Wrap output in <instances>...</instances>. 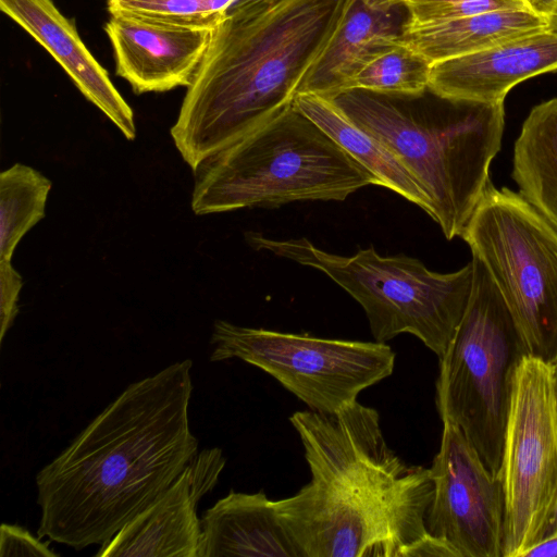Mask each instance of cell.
Masks as SVG:
<instances>
[{"label": "cell", "mask_w": 557, "mask_h": 557, "mask_svg": "<svg viewBox=\"0 0 557 557\" xmlns=\"http://www.w3.org/2000/svg\"><path fill=\"white\" fill-rule=\"evenodd\" d=\"M191 369L184 359L128 384L37 472L38 536L101 546L172 485L198 453Z\"/></svg>", "instance_id": "cell-1"}, {"label": "cell", "mask_w": 557, "mask_h": 557, "mask_svg": "<svg viewBox=\"0 0 557 557\" xmlns=\"http://www.w3.org/2000/svg\"><path fill=\"white\" fill-rule=\"evenodd\" d=\"M289 421L311 479L274 506L304 557H403L428 533L430 468L387 445L374 408L355 401L335 413L296 411Z\"/></svg>", "instance_id": "cell-2"}, {"label": "cell", "mask_w": 557, "mask_h": 557, "mask_svg": "<svg viewBox=\"0 0 557 557\" xmlns=\"http://www.w3.org/2000/svg\"><path fill=\"white\" fill-rule=\"evenodd\" d=\"M350 0H237L213 29L172 140L193 172L294 104Z\"/></svg>", "instance_id": "cell-3"}, {"label": "cell", "mask_w": 557, "mask_h": 557, "mask_svg": "<svg viewBox=\"0 0 557 557\" xmlns=\"http://www.w3.org/2000/svg\"><path fill=\"white\" fill-rule=\"evenodd\" d=\"M429 89V88H428ZM417 97L352 89L332 98L418 181L431 218L451 240L462 235L490 181L505 129V102Z\"/></svg>", "instance_id": "cell-4"}, {"label": "cell", "mask_w": 557, "mask_h": 557, "mask_svg": "<svg viewBox=\"0 0 557 557\" xmlns=\"http://www.w3.org/2000/svg\"><path fill=\"white\" fill-rule=\"evenodd\" d=\"M196 215L299 200L343 201L379 181L294 104L195 171ZM380 186V185H379Z\"/></svg>", "instance_id": "cell-5"}, {"label": "cell", "mask_w": 557, "mask_h": 557, "mask_svg": "<svg viewBox=\"0 0 557 557\" xmlns=\"http://www.w3.org/2000/svg\"><path fill=\"white\" fill-rule=\"evenodd\" d=\"M258 250L317 269L346 290L364 310L376 342L411 334L440 359L465 314L473 282V264L451 273L430 271L408 256L379 255L373 247L339 256L306 238L273 239L248 233Z\"/></svg>", "instance_id": "cell-6"}, {"label": "cell", "mask_w": 557, "mask_h": 557, "mask_svg": "<svg viewBox=\"0 0 557 557\" xmlns=\"http://www.w3.org/2000/svg\"><path fill=\"white\" fill-rule=\"evenodd\" d=\"M465 314L438 359L435 404L442 422L457 425L498 476L517 370L529 356L492 276L472 257Z\"/></svg>", "instance_id": "cell-7"}, {"label": "cell", "mask_w": 557, "mask_h": 557, "mask_svg": "<svg viewBox=\"0 0 557 557\" xmlns=\"http://www.w3.org/2000/svg\"><path fill=\"white\" fill-rule=\"evenodd\" d=\"M461 238L492 276L530 357L557 358V230L519 193L488 184Z\"/></svg>", "instance_id": "cell-8"}, {"label": "cell", "mask_w": 557, "mask_h": 557, "mask_svg": "<svg viewBox=\"0 0 557 557\" xmlns=\"http://www.w3.org/2000/svg\"><path fill=\"white\" fill-rule=\"evenodd\" d=\"M210 361L239 359L274 377L320 413H335L388 377L396 354L387 343L315 337L215 320Z\"/></svg>", "instance_id": "cell-9"}, {"label": "cell", "mask_w": 557, "mask_h": 557, "mask_svg": "<svg viewBox=\"0 0 557 557\" xmlns=\"http://www.w3.org/2000/svg\"><path fill=\"white\" fill-rule=\"evenodd\" d=\"M498 476L505 493L503 557H521L557 494L550 371L530 356L517 370Z\"/></svg>", "instance_id": "cell-10"}, {"label": "cell", "mask_w": 557, "mask_h": 557, "mask_svg": "<svg viewBox=\"0 0 557 557\" xmlns=\"http://www.w3.org/2000/svg\"><path fill=\"white\" fill-rule=\"evenodd\" d=\"M434 494L429 533L446 540L460 557H503L505 493L462 431L443 422L430 468Z\"/></svg>", "instance_id": "cell-11"}, {"label": "cell", "mask_w": 557, "mask_h": 557, "mask_svg": "<svg viewBox=\"0 0 557 557\" xmlns=\"http://www.w3.org/2000/svg\"><path fill=\"white\" fill-rule=\"evenodd\" d=\"M226 459L219 447L198 451L172 485L133 518L96 557H199L197 505L216 485Z\"/></svg>", "instance_id": "cell-12"}, {"label": "cell", "mask_w": 557, "mask_h": 557, "mask_svg": "<svg viewBox=\"0 0 557 557\" xmlns=\"http://www.w3.org/2000/svg\"><path fill=\"white\" fill-rule=\"evenodd\" d=\"M104 30L113 49L115 73L136 95L187 88L213 33L162 24L126 12H111Z\"/></svg>", "instance_id": "cell-13"}, {"label": "cell", "mask_w": 557, "mask_h": 557, "mask_svg": "<svg viewBox=\"0 0 557 557\" xmlns=\"http://www.w3.org/2000/svg\"><path fill=\"white\" fill-rule=\"evenodd\" d=\"M557 71V18L543 28L478 53L433 63L429 89L442 97L505 102L518 84Z\"/></svg>", "instance_id": "cell-14"}, {"label": "cell", "mask_w": 557, "mask_h": 557, "mask_svg": "<svg viewBox=\"0 0 557 557\" xmlns=\"http://www.w3.org/2000/svg\"><path fill=\"white\" fill-rule=\"evenodd\" d=\"M1 11L28 33L60 64L83 96L127 140L136 137L134 112L108 72L83 42L75 25L52 0H0Z\"/></svg>", "instance_id": "cell-15"}, {"label": "cell", "mask_w": 557, "mask_h": 557, "mask_svg": "<svg viewBox=\"0 0 557 557\" xmlns=\"http://www.w3.org/2000/svg\"><path fill=\"white\" fill-rule=\"evenodd\" d=\"M408 22V9L400 0H350L298 92L335 98L366 58L399 40Z\"/></svg>", "instance_id": "cell-16"}, {"label": "cell", "mask_w": 557, "mask_h": 557, "mask_svg": "<svg viewBox=\"0 0 557 557\" xmlns=\"http://www.w3.org/2000/svg\"><path fill=\"white\" fill-rule=\"evenodd\" d=\"M200 522L199 557H304L263 491L231 490Z\"/></svg>", "instance_id": "cell-17"}, {"label": "cell", "mask_w": 557, "mask_h": 557, "mask_svg": "<svg viewBox=\"0 0 557 557\" xmlns=\"http://www.w3.org/2000/svg\"><path fill=\"white\" fill-rule=\"evenodd\" d=\"M547 24L528 8L498 10L438 23L408 22L399 41L433 64L492 49Z\"/></svg>", "instance_id": "cell-18"}, {"label": "cell", "mask_w": 557, "mask_h": 557, "mask_svg": "<svg viewBox=\"0 0 557 557\" xmlns=\"http://www.w3.org/2000/svg\"><path fill=\"white\" fill-rule=\"evenodd\" d=\"M294 106L374 174L380 186L392 189L431 216L430 199L418 181L387 147L359 127L332 98L298 92Z\"/></svg>", "instance_id": "cell-19"}, {"label": "cell", "mask_w": 557, "mask_h": 557, "mask_svg": "<svg viewBox=\"0 0 557 557\" xmlns=\"http://www.w3.org/2000/svg\"><path fill=\"white\" fill-rule=\"evenodd\" d=\"M520 196L557 230V97L533 107L515 143Z\"/></svg>", "instance_id": "cell-20"}, {"label": "cell", "mask_w": 557, "mask_h": 557, "mask_svg": "<svg viewBox=\"0 0 557 557\" xmlns=\"http://www.w3.org/2000/svg\"><path fill=\"white\" fill-rule=\"evenodd\" d=\"M51 181L15 163L0 174V260H11L21 239L46 214Z\"/></svg>", "instance_id": "cell-21"}, {"label": "cell", "mask_w": 557, "mask_h": 557, "mask_svg": "<svg viewBox=\"0 0 557 557\" xmlns=\"http://www.w3.org/2000/svg\"><path fill=\"white\" fill-rule=\"evenodd\" d=\"M432 63L399 40L371 53L358 66L344 91L417 97L429 88ZM343 91V92H344Z\"/></svg>", "instance_id": "cell-22"}, {"label": "cell", "mask_w": 557, "mask_h": 557, "mask_svg": "<svg viewBox=\"0 0 557 557\" xmlns=\"http://www.w3.org/2000/svg\"><path fill=\"white\" fill-rule=\"evenodd\" d=\"M237 0H107L109 13L126 12L141 18L185 28L214 29Z\"/></svg>", "instance_id": "cell-23"}, {"label": "cell", "mask_w": 557, "mask_h": 557, "mask_svg": "<svg viewBox=\"0 0 557 557\" xmlns=\"http://www.w3.org/2000/svg\"><path fill=\"white\" fill-rule=\"evenodd\" d=\"M409 23L430 24L453 21L485 12L528 8L524 0H401ZM529 9V8H528Z\"/></svg>", "instance_id": "cell-24"}, {"label": "cell", "mask_w": 557, "mask_h": 557, "mask_svg": "<svg viewBox=\"0 0 557 557\" xmlns=\"http://www.w3.org/2000/svg\"><path fill=\"white\" fill-rule=\"evenodd\" d=\"M41 539L20 524L2 522L0 527V556H60L50 547V540L42 541Z\"/></svg>", "instance_id": "cell-25"}, {"label": "cell", "mask_w": 557, "mask_h": 557, "mask_svg": "<svg viewBox=\"0 0 557 557\" xmlns=\"http://www.w3.org/2000/svg\"><path fill=\"white\" fill-rule=\"evenodd\" d=\"M23 287L21 274L13 268L11 260H0V342L14 323L18 314V298Z\"/></svg>", "instance_id": "cell-26"}, {"label": "cell", "mask_w": 557, "mask_h": 557, "mask_svg": "<svg viewBox=\"0 0 557 557\" xmlns=\"http://www.w3.org/2000/svg\"><path fill=\"white\" fill-rule=\"evenodd\" d=\"M403 557H460V555L446 540L428 532L411 544Z\"/></svg>", "instance_id": "cell-27"}, {"label": "cell", "mask_w": 557, "mask_h": 557, "mask_svg": "<svg viewBox=\"0 0 557 557\" xmlns=\"http://www.w3.org/2000/svg\"><path fill=\"white\" fill-rule=\"evenodd\" d=\"M521 557H557V534L532 545Z\"/></svg>", "instance_id": "cell-28"}, {"label": "cell", "mask_w": 557, "mask_h": 557, "mask_svg": "<svg viewBox=\"0 0 557 557\" xmlns=\"http://www.w3.org/2000/svg\"><path fill=\"white\" fill-rule=\"evenodd\" d=\"M557 534V494L545 516V519L535 536L534 544Z\"/></svg>", "instance_id": "cell-29"}, {"label": "cell", "mask_w": 557, "mask_h": 557, "mask_svg": "<svg viewBox=\"0 0 557 557\" xmlns=\"http://www.w3.org/2000/svg\"><path fill=\"white\" fill-rule=\"evenodd\" d=\"M527 7L534 13L549 18H557V0H524Z\"/></svg>", "instance_id": "cell-30"}, {"label": "cell", "mask_w": 557, "mask_h": 557, "mask_svg": "<svg viewBox=\"0 0 557 557\" xmlns=\"http://www.w3.org/2000/svg\"><path fill=\"white\" fill-rule=\"evenodd\" d=\"M548 366L550 371L552 394L557 419V358Z\"/></svg>", "instance_id": "cell-31"}, {"label": "cell", "mask_w": 557, "mask_h": 557, "mask_svg": "<svg viewBox=\"0 0 557 557\" xmlns=\"http://www.w3.org/2000/svg\"><path fill=\"white\" fill-rule=\"evenodd\" d=\"M401 1V0H400Z\"/></svg>", "instance_id": "cell-32"}]
</instances>
